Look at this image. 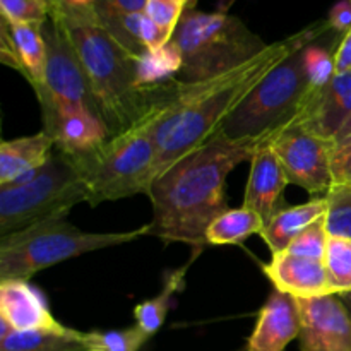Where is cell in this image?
<instances>
[{"label": "cell", "instance_id": "30bf717a", "mask_svg": "<svg viewBox=\"0 0 351 351\" xmlns=\"http://www.w3.org/2000/svg\"><path fill=\"white\" fill-rule=\"evenodd\" d=\"M41 31L47 43V67L43 84L33 91L36 96H48L62 105L82 106L99 115L84 69L60 21L50 14Z\"/></svg>", "mask_w": 351, "mask_h": 351}, {"label": "cell", "instance_id": "44dd1931", "mask_svg": "<svg viewBox=\"0 0 351 351\" xmlns=\"http://www.w3.org/2000/svg\"><path fill=\"white\" fill-rule=\"evenodd\" d=\"M5 24L16 47L17 57L23 64V77L29 82L31 88L41 86L45 79V67H47V43L41 26L10 24L9 21H5Z\"/></svg>", "mask_w": 351, "mask_h": 351}, {"label": "cell", "instance_id": "ffe728a7", "mask_svg": "<svg viewBox=\"0 0 351 351\" xmlns=\"http://www.w3.org/2000/svg\"><path fill=\"white\" fill-rule=\"evenodd\" d=\"M0 351H93L89 332L64 324L36 331H12L0 339Z\"/></svg>", "mask_w": 351, "mask_h": 351}, {"label": "cell", "instance_id": "ab89813d", "mask_svg": "<svg viewBox=\"0 0 351 351\" xmlns=\"http://www.w3.org/2000/svg\"><path fill=\"white\" fill-rule=\"evenodd\" d=\"M43 2H47V3H48V5H50V10H51V7H53V5H55V3H57V2H58V0H43Z\"/></svg>", "mask_w": 351, "mask_h": 351}, {"label": "cell", "instance_id": "d6a6232c", "mask_svg": "<svg viewBox=\"0 0 351 351\" xmlns=\"http://www.w3.org/2000/svg\"><path fill=\"white\" fill-rule=\"evenodd\" d=\"M331 173L332 185H351V134L335 141Z\"/></svg>", "mask_w": 351, "mask_h": 351}, {"label": "cell", "instance_id": "e575fe53", "mask_svg": "<svg viewBox=\"0 0 351 351\" xmlns=\"http://www.w3.org/2000/svg\"><path fill=\"white\" fill-rule=\"evenodd\" d=\"M336 72L351 71V29L343 36L341 43L338 45L335 53Z\"/></svg>", "mask_w": 351, "mask_h": 351}, {"label": "cell", "instance_id": "2e32d148", "mask_svg": "<svg viewBox=\"0 0 351 351\" xmlns=\"http://www.w3.org/2000/svg\"><path fill=\"white\" fill-rule=\"evenodd\" d=\"M300 329L297 298L273 290L257 315L254 331L247 341V351H287L288 345L300 336Z\"/></svg>", "mask_w": 351, "mask_h": 351}, {"label": "cell", "instance_id": "60d3db41", "mask_svg": "<svg viewBox=\"0 0 351 351\" xmlns=\"http://www.w3.org/2000/svg\"><path fill=\"white\" fill-rule=\"evenodd\" d=\"M182 2H185V5H187V7H191V5H189V3H191L192 0H182Z\"/></svg>", "mask_w": 351, "mask_h": 351}, {"label": "cell", "instance_id": "4316f807", "mask_svg": "<svg viewBox=\"0 0 351 351\" xmlns=\"http://www.w3.org/2000/svg\"><path fill=\"white\" fill-rule=\"evenodd\" d=\"M326 199V230L329 237L351 239V185H332Z\"/></svg>", "mask_w": 351, "mask_h": 351}, {"label": "cell", "instance_id": "83f0119b", "mask_svg": "<svg viewBox=\"0 0 351 351\" xmlns=\"http://www.w3.org/2000/svg\"><path fill=\"white\" fill-rule=\"evenodd\" d=\"M149 338L137 324L125 329L89 332L93 351H139Z\"/></svg>", "mask_w": 351, "mask_h": 351}, {"label": "cell", "instance_id": "4dcf8cb0", "mask_svg": "<svg viewBox=\"0 0 351 351\" xmlns=\"http://www.w3.org/2000/svg\"><path fill=\"white\" fill-rule=\"evenodd\" d=\"M329 233L326 230V216L308 226L305 232H302L288 247V252L297 254V256L312 257V259H324L326 247H328Z\"/></svg>", "mask_w": 351, "mask_h": 351}, {"label": "cell", "instance_id": "7c38bea8", "mask_svg": "<svg viewBox=\"0 0 351 351\" xmlns=\"http://www.w3.org/2000/svg\"><path fill=\"white\" fill-rule=\"evenodd\" d=\"M300 351H351V317L339 295L298 300Z\"/></svg>", "mask_w": 351, "mask_h": 351}, {"label": "cell", "instance_id": "6da1fadb", "mask_svg": "<svg viewBox=\"0 0 351 351\" xmlns=\"http://www.w3.org/2000/svg\"><path fill=\"white\" fill-rule=\"evenodd\" d=\"M328 29H331L328 21L312 24L285 40L267 45L245 64L208 81L180 82L175 79L163 110L149 120L156 146V178L178 160L218 137L226 117L267 72L291 53L315 43Z\"/></svg>", "mask_w": 351, "mask_h": 351}, {"label": "cell", "instance_id": "9c48e42d", "mask_svg": "<svg viewBox=\"0 0 351 351\" xmlns=\"http://www.w3.org/2000/svg\"><path fill=\"white\" fill-rule=\"evenodd\" d=\"M288 182L311 195L328 194L332 187L331 156L335 139H326L291 120L269 136Z\"/></svg>", "mask_w": 351, "mask_h": 351}, {"label": "cell", "instance_id": "ba28073f", "mask_svg": "<svg viewBox=\"0 0 351 351\" xmlns=\"http://www.w3.org/2000/svg\"><path fill=\"white\" fill-rule=\"evenodd\" d=\"M307 48V47H305ZM276 65L226 117L219 134L228 139H266L297 117L311 88L304 50Z\"/></svg>", "mask_w": 351, "mask_h": 351}, {"label": "cell", "instance_id": "9a60e30c", "mask_svg": "<svg viewBox=\"0 0 351 351\" xmlns=\"http://www.w3.org/2000/svg\"><path fill=\"white\" fill-rule=\"evenodd\" d=\"M263 269L274 290L291 295L297 300L335 295L329 287L324 259H312L283 250L271 254V261L264 264Z\"/></svg>", "mask_w": 351, "mask_h": 351}, {"label": "cell", "instance_id": "836d02e7", "mask_svg": "<svg viewBox=\"0 0 351 351\" xmlns=\"http://www.w3.org/2000/svg\"><path fill=\"white\" fill-rule=\"evenodd\" d=\"M328 23L332 31L345 36L351 29V0H339L329 12Z\"/></svg>", "mask_w": 351, "mask_h": 351}, {"label": "cell", "instance_id": "8992f818", "mask_svg": "<svg viewBox=\"0 0 351 351\" xmlns=\"http://www.w3.org/2000/svg\"><path fill=\"white\" fill-rule=\"evenodd\" d=\"M154 117V115H153ZM149 120L113 136L91 153L69 156L77 168L91 208L105 201H119L147 194L156 178V146Z\"/></svg>", "mask_w": 351, "mask_h": 351}, {"label": "cell", "instance_id": "3957f363", "mask_svg": "<svg viewBox=\"0 0 351 351\" xmlns=\"http://www.w3.org/2000/svg\"><path fill=\"white\" fill-rule=\"evenodd\" d=\"M50 14L60 21L74 45L110 137L160 115L173 81L156 88H141L136 77L137 57L106 31L95 3L81 5L58 0Z\"/></svg>", "mask_w": 351, "mask_h": 351}, {"label": "cell", "instance_id": "4fadbf2b", "mask_svg": "<svg viewBox=\"0 0 351 351\" xmlns=\"http://www.w3.org/2000/svg\"><path fill=\"white\" fill-rule=\"evenodd\" d=\"M350 119L351 71L336 72L322 88H308L293 122L326 139H336Z\"/></svg>", "mask_w": 351, "mask_h": 351}, {"label": "cell", "instance_id": "277c9868", "mask_svg": "<svg viewBox=\"0 0 351 351\" xmlns=\"http://www.w3.org/2000/svg\"><path fill=\"white\" fill-rule=\"evenodd\" d=\"M149 223L132 232L93 233L75 228L65 219L38 223L0 237V281L29 280L40 271L82 254L134 242L149 235Z\"/></svg>", "mask_w": 351, "mask_h": 351}, {"label": "cell", "instance_id": "d590c367", "mask_svg": "<svg viewBox=\"0 0 351 351\" xmlns=\"http://www.w3.org/2000/svg\"><path fill=\"white\" fill-rule=\"evenodd\" d=\"M147 0H95V3L113 7V9L123 10V12H144Z\"/></svg>", "mask_w": 351, "mask_h": 351}, {"label": "cell", "instance_id": "603a6c76", "mask_svg": "<svg viewBox=\"0 0 351 351\" xmlns=\"http://www.w3.org/2000/svg\"><path fill=\"white\" fill-rule=\"evenodd\" d=\"M182 71V53L175 41L137 57L136 77L141 88H156L175 81Z\"/></svg>", "mask_w": 351, "mask_h": 351}, {"label": "cell", "instance_id": "5bb4252c", "mask_svg": "<svg viewBox=\"0 0 351 351\" xmlns=\"http://www.w3.org/2000/svg\"><path fill=\"white\" fill-rule=\"evenodd\" d=\"M290 184L269 137L259 144L250 158V175L243 195V206L256 211L264 223H269L285 208V189Z\"/></svg>", "mask_w": 351, "mask_h": 351}, {"label": "cell", "instance_id": "7402d4cb", "mask_svg": "<svg viewBox=\"0 0 351 351\" xmlns=\"http://www.w3.org/2000/svg\"><path fill=\"white\" fill-rule=\"evenodd\" d=\"M264 226V219L245 206L239 209H226L209 225L206 242L209 245H237L245 242L249 237L261 235Z\"/></svg>", "mask_w": 351, "mask_h": 351}, {"label": "cell", "instance_id": "8d00e7d4", "mask_svg": "<svg viewBox=\"0 0 351 351\" xmlns=\"http://www.w3.org/2000/svg\"><path fill=\"white\" fill-rule=\"evenodd\" d=\"M339 298H341V302L345 304L346 311H348V314L351 317V293H341V295H339Z\"/></svg>", "mask_w": 351, "mask_h": 351}, {"label": "cell", "instance_id": "f546056e", "mask_svg": "<svg viewBox=\"0 0 351 351\" xmlns=\"http://www.w3.org/2000/svg\"><path fill=\"white\" fill-rule=\"evenodd\" d=\"M305 53V67H307L308 81H311V89L322 88L328 84L336 74L335 64V51L328 48L317 47L315 43L308 45L304 50Z\"/></svg>", "mask_w": 351, "mask_h": 351}, {"label": "cell", "instance_id": "d6986e66", "mask_svg": "<svg viewBox=\"0 0 351 351\" xmlns=\"http://www.w3.org/2000/svg\"><path fill=\"white\" fill-rule=\"evenodd\" d=\"M326 213H328V199H326V195L311 199L305 204L285 208L283 211L278 213L264 226L261 237L266 242V245L269 247L271 254L283 252L302 232H305L308 226L324 218Z\"/></svg>", "mask_w": 351, "mask_h": 351}, {"label": "cell", "instance_id": "f1b7e54d", "mask_svg": "<svg viewBox=\"0 0 351 351\" xmlns=\"http://www.w3.org/2000/svg\"><path fill=\"white\" fill-rule=\"evenodd\" d=\"M2 17L10 24H38L50 19V5L43 0H0Z\"/></svg>", "mask_w": 351, "mask_h": 351}, {"label": "cell", "instance_id": "cb8c5ba5", "mask_svg": "<svg viewBox=\"0 0 351 351\" xmlns=\"http://www.w3.org/2000/svg\"><path fill=\"white\" fill-rule=\"evenodd\" d=\"M189 266H191V263L185 264L180 269L168 274L167 280H165L163 290H161L156 297L136 305V308H134V319H136V324L139 326L146 335L154 336L160 331L161 326L165 324L168 311H170L171 298H173L175 293L184 287V278Z\"/></svg>", "mask_w": 351, "mask_h": 351}, {"label": "cell", "instance_id": "8fae6325", "mask_svg": "<svg viewBox=\"0 0 351 351\" xmlns=\"http://www.w3.org/2000/svg\"><path fill=\"white\" fill-rule=\"evenodd\" d=\"M43 130L53 137L55 149L67 156H81L98 149L110 139L101 117L82 106L62 105L48 96H36Z\"/></svg>", "mask_w": 351, "mask_h": 351}, {"label": "cell", "instance_id": "484cf974", "mask_svg": "<svg viewBox=\"0 0 351 351\" xmlns=\"http://www.w3.org/2000/svg\"><path fill=\"white\" fill-rule=\"evenodd\" d=\"M324 264L332 293H351V239L329 237Z\"/></svg>", "mask_w": 351, "mask_h": 351}, {"label": "cell", "instance_id": "5b68a950", "mask_svg": "<svg viewBox=\"0 0 351 351\" xmlns=\"http://www.w3.org/2000/svg\"><path fill=\"white\" fill-rule=\"evenodd\" d=\"M182 53L177 81L199 82L245 64L267 47L237 17L187 7L173 34Z\"/></svg>", "mask_w": 351, "mask_h": 351}, {"label": "cell", "instance_id": "d4e9b609", "mask_svg": "<svg viewBox=\"0 0 351 351\" xmlns=\"http://www.w3.org/2000/svg\"><path fill=\"white\" fill-rule=\"evenodd\" d=\"M95 10L99 21L110 34L130 53L141 57L146 53V47L141 41V19L144 12H123L113 7L95 3Z\"/></svg>", "mask_w": 351, "mask_h": 351}, {"label": "cell", "instance_id": "f35d334b", "mask_svg": "<svg viewBox=\"0 0 351 351\" xmlns=\"http://www.w3.org/2000/svg\"><path fill=\"white\" fill-rule=\"evenodd\" d=\"M72 3H81V5H86V3H95V0H69Z\"/></svg>", "mask_w": 351, "mask_h": 351}, {"label": "cell", "instance_id": "1f68e13d", "mask_svg": "<svg viewBox=\"0 0 351 351\" xmlns=\"http://www.w3.org/2000/svg\"><path fill=\"white\" fill-rule=\"evenodd\" d=\"M185 9L187 5L182 0H147L144 14L168 33L175 34Z\"/></svg>", "mask_w": 351, "mask_h": 351}, {"label": "cell", "instance_id": "74e56055", "mask_svg": "<svg viewBox=\"0 0 351 351\" xmlns=\"http://www.w3.org/2000/svg\"><path fill=\"white\" fill-rule=\"evenodd\" d=\"M350 134H351V119L348 120V122H346V125L343 127V129H341V132L338 134V137H336V139H343V137L350 136ZM336 139H335V141H336Z\"/></svg>", "mask_w": 351, "mask_h": 351}, {"label": "cell", "instance_id": "ac0fdd59", "mask_svg": "<svg viewBox=\"0 0 351 351\" xmlns=\"http://www.w3.org/2000/svg\"><path fill=\"white\" fill-rule=\"evenodd\" d=\"M55 151L53 137L45 130L0 144V187L23 180L47 165Z\"/></svg>", "mask_w": 351, "mask_h": 351}, {"label": "cell", "instance_id": "7a4b0ae2", "mask_svg": "<svg viewBox=\"0 0 351 351\" xmlns=\"http://www.w3.org/2000/svg\"><path fill=\"white\" fill-rule=\"evenodd\" d=\"M264 139H228L219 134L178 160L147 191L153 204L149 235L201 249L209 225L226 211V178L250 160Z\"/></svg>", "mask_w": 351, "mask_h": 351}, {"label": "cell", "instance_id": "e0dca14e", "mask_svg": "<svg viewBox=\"0 0 351 351\" xmlns=\"http://www.w3.org/2000/svg\"><path fill=\"white\" fill-rule=\"evenodd\" d=\"M0 319L12 331H36L62 326L51 315L43 295L27 280L0 281Z\"/></svg>", "mask_w": 351, "mask_h": 351}, {"label": "cell", "instance_id": "52a82bcc", "mask_svg": "<svg viewBox=\"0 0 351 351\" xmlns=\"http://www.w3.org/2000/svg\"><path fill=\"white\" fill-rule=\"evenodd\" d=\"M88 192L67 154L53 151L45 167L23 180L0 187V237L38 223L64 219Z\"/></svg>", "mask_w": 351, "mask_h": 351}]
</instances>
